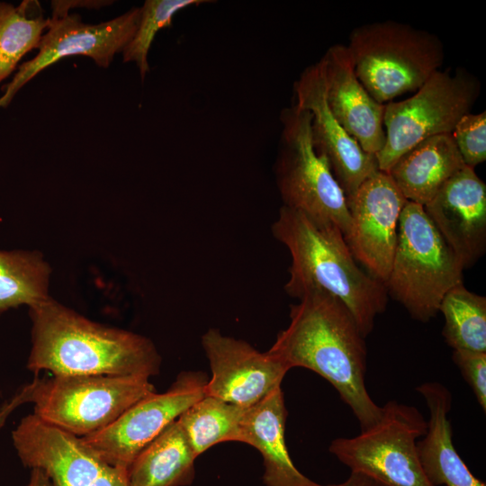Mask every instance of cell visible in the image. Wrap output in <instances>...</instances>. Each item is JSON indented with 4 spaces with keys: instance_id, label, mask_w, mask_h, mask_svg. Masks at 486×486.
<instances>
[{
    "instance_id": "44dd1931",
    "label": "cell",
    "mask_w": 486,
    "mask_h": 486,
    "mask_svg": "<svg viewBox=\"0 0 486 486\" xmlns=\"http://www.w3.org/2000/svg\"><path fill=\"white\" fill-rule=\"evenodd\" d=\"M196 458L176 420L135 457L127 469L129 485H190Z\"/></svg>"
},
{
    "instance_id": "5b68a950",
    "label": "cell",
    "mask_w": 486,
    "mask_h": 486,
    "mask_svg": "<svg viewBox=\"0 0 486 486\" xmlns=\"http://www.w3.org/2000/svg\"><path fill=\"white\" fill-rule=\"evenodd\" d=\"M464 267L420 204L407 201L399 218L397 243L384 286L410 315L427 322L445 295L463 284Z\"/></svg>"
},
{
    "instance_id": "4316f807",
    "label": "cell",
    "mask_w": 486,
    "mask_h": 486,
    "mask_svg": "<svg viewBox=\"0 0 486 486\" xmlns=\"http://www.w3.org/2000/svg\"><path fill=\"white\" fill-rule=\"evenodd\" d=\"M452 138L464 163L472 168L486 160V112H468L456 123Z\"/></svg>"
},
{
    "instance_id": "d4e9b609",
    "label": "cell",
    "mask_w": 486,
    "mask_h": 486,
    "mask_svg": "<svg viewBox=\"0 0 486 486\" xmlns=\"http://www.w3.org/2000/svg\"><path fill=\"white\" fill-rule=\"evenodd\" d=\"M443 336L454 350L486 352V298L464 284L451 289L443 298Z\"/></svg>"
},
{
    "instance_id": "4fadbf2b",
    "label": "cell",
    "mask_w": 486,
    "mask_h": 486,
    "mask_svg": "<svg viewBox=\"0 0 486 486\" xmlns=\"http://www.w3.org/2000/svg\"><path fill=\"white\" fill-rule=\"evenodd\" d=\"M406 202L389 174L381 170L346 201L351 220L346 243L356 261L383 284L392 268L399 218Z\"/></svg>"
},
{
    "instance_id": "e0dca14e",
    "label": "cell",
    "mask_w": 486,
    "mask_h": 486,
    "mask_svg": "<svg viewBox=\"0 0 486 486\" xmlns=\"http://www.w3.org/2000/svg\"><path fill=\"white\" fill-rule=\"evenodd\" d=\"M320 59L332 114L364 152L376 156L385 142L384 104L376 102L356 77L346 45L330 46Z\"/></svg>"
},
{
    "instance_id": "d6986e66",
    "label": "cell",
    "mask_w": 486,
    "mask_h": 486,
    "mask_svg": "<svg viewBox=\"0 0 486 486\" xmlns=\"http://www.w3.org/2000/svg\"><path fill=\"white\" fill-rule=\"evenodd\" d=\"M286 418L287 410L280 387L246 409L238 442L260 452L266 486H323L306 477L293 464L284 438Z\"/></svg>"
},
{
    "instance_id": "ba28073f",
    "label": "cell",
    "mask_w": 486,
    "mask_h": 486,
    "mask_svg": "<svg viewBox=\"0 0 486 486\" xmlns=\"http://www.w3.org/2000/svg\"><path fill=\"white\" fill-rule=\"evenodd\" d=\"M481 92L480 81L464 68L436 71L410 97L384 104L385 142L375 156L379 170L393 165L421 141L451 134L471 112Z\"/></svg>"
},
{
    "instance_id": "52a82bcc",
    "label": "cell",
    "mask_w": 486,
    "mask_h": 486,
    "mask_svg": "<svg viewBox=\"0 0 486 486\" xmlns=\"http://www.w3.org/2000/svg\"><path fill=\"white\" fill-rule=\"evenodd\" d=\"M279 119L274 172L283 206L331 223L345 237L351 220L346 199L327 159L314 149L310 113L292 104L281 111Z\"/></svg>"
},
{
    "instance_id": "30bf717a",
    "label": "cell",
    "mask_w": 486,
    "mask_h": 486,
    "mask_svg": "<svg viewBox=\"0 0 486 486\" xmlns=\"http://www.w3.org/2000/svg\"><path fill=\"white\" fill-rule=\"evenodd\" d=\"M207 381L203 373L182 372L165 392L142 398L105 428L81 438L104 461L127 470L148 444L205 395Z\"/></svg>"
},
{
    "instance_id": "9c48e42d",
    "label": "cell",
    "mask_w": 486,
    "mask_h": 486,
    "mask_svg": "<svg viewBox=\"0 0 486 486\" xmlns=\"http://www.w3.org/2000/svg\"><path fill=\"white\" fill-rule=\"evenodd\" d=\"M379 420L353 437H338L329 452L353 472H364L387 486H433L420 464L416 443L427 420L415 407L390 400Z\"/></svg>"
},
{
    "instance_id": "2e32d148",
    "label": "cell",
    "mask_w": 486,
    "mask_h": 486,
    "mask_svg": "<svg viewBox=\"0 0 486 486\" xmlns=\"http://www.w3.org/2000/svg\"><path fill=\"white\" fill-rule=\"evenodd\" d=\"M464 268L486 248V184L474 168L464 166L423 206Z\"/></svg>"
},
{
    "instance_id": "8fae6325",
    "label": "cell",
    "mask_w": 486,
    "mask_h": 486,
    "mask_svg": "<svg viewBox=\"0 0 486 486\" xmlns=\"http://www.w3.org/2000/svg\"><path fill=\"white\" fill-rule=\"evenodd\" d=\"M140 7H133L113 19L100 23H86L77 14L50 18L38 53L22 63L0 96V110L6 108L15 94L30 80L48 67L70 56H86L107 68L136 32Z\"/></svg>"
},
{
    "instance_id": "603a6c76",
    "label": "cell",
    "mask_w": 486,
    "mask_h": 486,
    "mask_svg": "<svg viewBox=\"0 0 486 486\" xmlns=\"http://www.w3.org/2000/svg\"><path fill=\"white\" fill-rule=\"evenodd\" d=\"M246 409L204 395L190 406L177 418V422L198 457L217 444L238 442L240 422Z\"/></svg>"
},
{
    "instance_id": "4dcf8cb0",
    "label": "cell",
    "mask_w": 486,
    "mask_h": 486,
    "mask_svg": "<svg viewBox=\"0 0 486 486\" xmlns=\"http://www.w3.org/2000/svg\"><path fill=\"white\" fill-rule=\"evenodd\" d=\"M26 486H53L46 475L40 469H32L31 477Z\"/></svg>"
},
{
    "instance_id": "8992f818",
    "label": "cell",
    "mask_w": 486,
    "mask_h": 486,
    "mask_svg": "<svg viewBox=\"0 0 486 486\" xmlns=\"http://www.w3.org/2000/svg\"><path fill=\"white\" fill-rule=\"evenodd\" d=\"M42 421L74 436L96 433L142 398L156 392L143 375H56L35 378L22 389Z\"/></svg>"
},
{
    "instance_id": "277c9868",
    "label": "cell",
    "mask_w": 486,
    "mask_h": 486,
    "mask_svg": "<svg viewBox=\"0 0 486 486\" xmlns=\"http://www.w3.org/2000/svg\"><path fill=\"white\" fill-rule=\"evenodd\" d=\"M346 48L356 77L381 104L416 92L445 58L437 36L394 21L355 28Z\"/></svg>"
},
{
    "instance_id": "7c38bea8",
    "label": "cell",
    "mask_w": 486,
    "mask_h": 486,
    "mask_svg": "<svg viewBox=\"0 0 486 486\" xmlns=\"http://www.w3.org/2000/svg\"><path fill=\"white\" fill-rule=\"evenodd\" d=\"M12 440L22 463L42 470L53 486H130L126 469L109 464L81 437L33 413L21 419Z\"/></svg>"
},
{
    "instance_id": "f1b7e54d",
    "label": "cell",
    "mask_w": 486,
    "mask_h": 486,
    "mask_svg": "<svg viewBox=\"0 0 486 486\" xmlns=\"http://www.w3.org/2000/svg\"><path fill=\"white\" fill-rule=\"evenodd\" d=\"M112 1L106 0H55L51 1V18L63 17L69 14V11L76 7L87 9H100L112 4Z\"/></svg>"
},
{
    "instance_id": "3957f363",
    "label": "cell",
    "mask_w": 486,
    "mask_h": 486,
    "mask_svg": "<svg viewBox=\"0 0 486 486\" xmlns=\"http://www.w3.org/2000/svg\"><path fill=\"white\" fill-rule=\"evenodd\" d=\"M271 230L292 258L286 293L297 299L312 289L330 293L348 309L366 338L386 308L388 292L383 283L359 266L341 230L285 206Z\"/></svg>"
},
{
    "instance_id": "f546056e",
    "label": "cell",
    "mask_w": 486,
    "mask_h": 486,
    "mask_svg": "<svg viewBox=\"0 0 486 486\" xmlns=\"http://www.w3.org/2000/svg\"><path fill=\"white\" fill-rule=\"evenodd\" d=\"M323 486H387L378 480L361 472L351 471L348 478L341 483Z\"/></svg>"
},
{
    "instance_id": "484cf974",
    "label": "cell",
    "mask_w": 486,
    "mask_h": 486,
    "mask_svg": "<svg viewBox=\"0 0 486 486\" xmlns=\"http://www.w3.org/2000/svg\"><path fill=\"white\" fill-rule=\"evenodd\" d=\"M206 0H146L140 7L138 28L122 51L125 63L133 62L143 81L149 72L148 53L160 30L170 27L174 16L189 6L208 3Z\"/></svg>"
},
{
    "instance_id": "83f0119b",
    "label": "cell",
    "mask_w": 486,
    "mask_h": 486,
    "mask_svg": "<svg viewBox=\"0 0 486 486\" xmlns=\"http://www.w3.org/2000/svg\"><path fill=\"white\" fill-rule=\"evenodd\" d=\"M453 362L469 384L476 400L486 410V352L454 350Z\"/></svg>"
},
{
    "instance_id": "9a60e30c",
    "label": "cell",
    "mask_w": 486,
    "mask_h": 486,
    "mask_svg": "<svg viewBox=\"0 0 486 486\" xmlns=\"http://www.w3.org/2000/svg\"><path fill=\"white\" fill-rule=\"evenodd\" d=\"M201 343L212 376L205 395L248 408L281 387L289 371L268 351L260 352L248 342L208 329Z\"/></svg>"
},
{
    "instance_id": "6da1fadb",
    "label": "cell",
    "mask_w": 486,
    "mask_h": 486,
    "mask_svg": "<svg viewBox=\"0 0 486 486\" xmlns=\"http://www.w3.org/2000/svg\"><path fill=\"white\" fill-rule=\"evenodd\" d=\"M289 317L267 351L289 370L307 368L328 381L361 430L374 425L382 410L367 392L365 338L348 309L330 293L312 289L291 305Z\"/></svg>"
},
{
    "instance_id": "cb8c5ba5",
    "label": "cell",
    "mask_w": 486,
    "mask_h": 486,
    "mask_svg": "<svg viewBox=\"0 0 486 486\" xmlns=\"http://www.w3.org/2000/svg\"><path fill=\"white\" fill-rule=\"evenodd\" d=\"M49 22L37 1L26 0L17 6L0 1V84L25 54L38 49Z\"/></svg>"
},
{
    "instance_id": "ac0fdd59",
    "label": "cell",
    "mask_w": 486,
    "mask_h": 486,
    "mask_svg": "<svg viewBox=\"0 0 486 486\" xmlns=\"http://www.w3.org/2000/svg\"><path fill=\"white\" fill-rule=\"evenodd\" d=\"M425 400L429 417L426 434L417 441L418 456L423 472L433 486H486L464 463L452 440L447 418L452 394L438 382H426L416 388Z\"/></svg>"
},
{
    "instance_id": "5bb4252c",
    "label": "cell",
    "mask_w": 486,
    "mask_h": 486,
    "mask_svg": "<svg viewBox=\"0 0 486 486\" xmlns=\"http://www.w3.org/2000/svg\"><path fill=\"white\" fill-rule=\"evenodd\" d=\"M294 103L311 115L314 149L323 156L346 201L379 170L376 157L364 152L339 124L327 101L321 59L303 69L293 83Z\"/></svg>"
},
{
    "instance_id": "7a4b0ae2",
    "label": "cell",
    "mask_w": 486,
    "mask_h": 486,
    "mask_svg": "<svg viewBox=\"0 0 486 486\" xmlns=\"http://www.w3.org/2000/svg\"><path fill=\"white\" fill-rule=\"evenodd\" d=\"M29 308L26 367L38 374H158L161 356L147 337L93 321L48 296Z\"/></svg>"
},
{
    "instance_id": "ffe728a7",
    "label": "cell",
    "mask_w": 486,
    "mask_h": 486,
    "mask_svg": "<svg viewBox=\"0 0 486 486\" xmlns=\"http://www.w3.org/2000/svg\"><path fill=\"white\" fill-rule=\"evenodd\" d=\"M465 166L452 135L441 134L416 145L388 174L407 201L424 206Z\"/></svg>"
},
{
    "instance_id": "7402d4cb",
    "label": "cell",
    "mask_w": 486,
    "mask_h": 486,
    "mask_svg": "<svg viewBox=\"0 0 486 486\" xmlns=\"http://www.w3.org/2000/svg\"><path fill=\"white\" fill-rule=\"evenodd\" d=\"M51 268L38 250L0 249V315L47 298Z\"/></svg>"
}]
</instances>
